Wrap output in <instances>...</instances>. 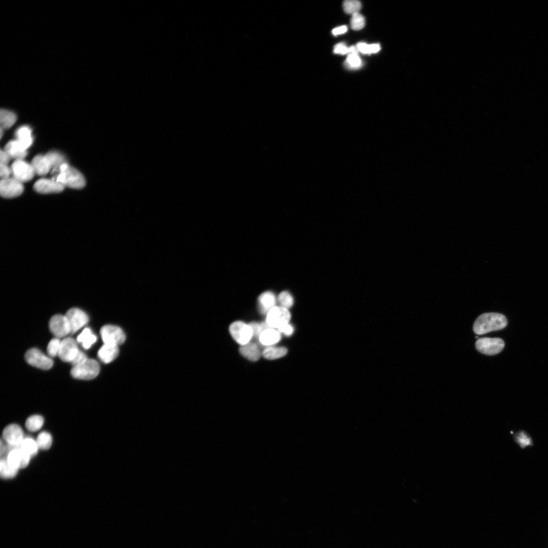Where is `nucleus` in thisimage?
Listing matches in <instances>:
<instances>
[{
	"instance_id": "f257e3e1",
	"label": "nucleus",
	"mask_w": 548,
	"mask_h": 548,
	"mask_svg": "<svg viewBox=\"0 0 548 548\" xmlns=\"http://www.w3.org/2000/svg\"><path fill=\"white\" fill-rule=\"evenodd\" d=\"M507 324V320L503 314L498 313H486L480 315L473 325L474 333L478 335L502 330Z\"/></svg>"
},
{
	"instance_id": "f03ea898",
	"label": "nucleus",
	"mask_w": 548,
	"mask_h": 548,
	"mask_svg": "<svg viewBox=\"0 0 548 548\" xmlns=\"http://www.w3.org/2000/svg\"><path fill=\"white\" fill-rule=\"evenodd\" d=\"M52 174H55L52 179L60 183L64 187L82 189L86 185L85 178L83 174L67 163L62 164Z\"/></svg>"
},
{
	"instance_id": "7ed1b4c3",
	"label": "nucleus",
	"mask_w": 548,
	"mask_h": 548,
	"mask_svg": "<svg viewBox=\"0 0 548 548\" xmlns=\"http://www.w3.org/2000/svg\"><path fill=\"white\" fill-rule=\"evenodd\" d=\"M100 367L97 361L88 359L81 364L73 367L71 370L72 377L84 380H92L99 374Z\"/></svg>"
},
{
	"instance_id": "20e7f679",
	"label": "nucleus",
	"mask_w": 548,
	"mask_h": 548,
	"mask_svg": "<svg viewBox=\"0 0 548 548\" xmlns=\"http://www.w3.org/2000/svg\"><path fill=\"white\" fill-rule=\"evenodd\" d=\"M25 359L32 366L45 370L51 369L54 364L51 358L37 348L28 350L25 354Z\"/></svg>"
},
{
	"instance_id": "39448f33",
	"label": "nucleus",
	"mask_w": 548,
	"mask_h": 548,
	"mask_svg": "<svg viewBox=\"0 0 548 548\" xmlns=\"http://www.w3.org/2000/svg\"><path fill=\"white\" fill-rule=\"evenodd\" d=\"M100 335L103 342L106 344L119 346L123 344L126 340L124 332L121 328L116 325L103 326L101 329Z\"/></svg>"
},
{
	"instance_id": "423d86ee",
	"label": "nucleus",
	"mask_w": 548,
	"mask_h": 548,
	"mask_svg": "<svg viewBox=\"0 0 548 548\" xmlns=\"http://www.w3.org/2000/svg\"><path fill=\"white\" fill-rule=\"evenodd\" d=\"M229 332L234 340L241 346L250 342L253 337V332L249 324L242 321H236L229 327Z\"/></svg>"
},
{
	"instance_id": "0eeeda50",
	"label": "nucleus",
	"mask_w": 548,
	"mask_h": 548,
	"mask_svg": "<svg viewBox=\"0 0 548 548\" xmlns=\"http://www.w3.org/2000/svg\"><path fill=\"white\" fill-rule=\"evenodd\" d=\"M291 314L288 309L281 306H275L267 314L266 322L272 328H277L289 323Z\"/></svg>"
},
{
	"instance_id": "6e6552de",
	"label": "nucleus",
	"mask_w": 548,
	"mask_h": 548,
	"mask_svg": "<svg viewBox=\"0 0 548 548\" xmlns=\"http://www.w3.org/2000/svg\"><path fill=\"white\" fill-rule=\"evenodd\" d=\"M505 344L500 338H483L477 340L476 347L478 351L487 355H494L500 353Z\"/></svg>"
},
{
	"instance_id": "1a4fd4ad",
	"label": "nucleus",
	"mask_w": 548,
	"mask_h": 548,
	"mask_svg": "<svg viewBox=\"0 0 548 548\" xmlns=\"http://www.w3.org/2000/svg\"><path fill=\"white\" fill-rule=\"evenodd\" d=\"M22 183L15 178L2 179L0 182V194L5 198L17 197L23 193Z\"/></svg>"
},
{
	"instance_id": "9d476101",
	"label": "nucleus",
	"mask_w": 548,
	"mask_h": 548,
	"mask_svg": "<svg viewBox=\"0 0 548 548\" xmlns=\"http://www.w3.org/2000/svg\"><path fill=\"white\" fill-rule=\"evenodd\" d=\"M71 328V334H74L89 321L88 315L79 308H72L66 314Z\"/></svg>"
},
{
	"instance_id": "9b49d317",
	"label": "nucleus",
	"mask_w": 548,
	"mask_h": 548,
	"mask_svg": "<svg viewBox=\"0 0 548 548\" xmlns=\"http://www.w3.org/2000/svg\"><path fill=\"white\" fill-rule=\"evenodd\" d=\"M12 172L14 178L23 183L31 180L35 173L32 165L23 160H16L13 164Z\"/></svg>"
},
{
	"instance_id": "f8f14e48",
	"label": "nucleus",
	"mask_w": 548,
	"mask_h": 548,
	"mask_svg": "<svg viewBox=\"0 0 548 548\" xmlns=\"http://www.w3.org/2000/svg\"><path fill=\"white\" fill-rule=\"evenodd\" d=\"M49 326L50 331L57 338H63L71 334L70 326L66 316L56 315L53 316L50 321Z\"/></svg>"
},
{
	"instance_id": "ddd939ff",
	"label": "nucleus",
	"mask_w": 548,
	"mask_h": 548,
	"mask_svg": "<svg viewBox=\"0 0 548 548\" xmlns=\"http://www.w3.org/2000/svg\"><path fill=\"white\" fill-rule=\"evenodd\" d=\"M79 351L76 340L68 337L61 341L58 356L62 361L71 363Z\"/></svg>"
},
{
	"instance_id": "4468645a",
	"label": "nucleus",
	"mask_w": 548,
	"mask_h": 548,
	"mask_svg": "<svg viewBox=\"0 0 548 548\" xmlns=\"http://www.w3.org/2000/svg\"><path fill=\"white\" fill-rule=\"evenodd\" d=\"M34 189L37 192L47 194L61 193L65 187L53 179H41L35 183Z\"/></svg>"
},
{
	"instance_id": "2eb2a0df",
	"label": "nucleus",
	"mask_w": 548,
	"mask_h": 548,
	"mask_svg": "<svg viewBox=\"0 0 548 548\" xmlns=\"http://www.w3.org/2000/svg\"><path fill=\"white\" fill-rule=\"evenodd\" d=\"M3 438L8 444L20 447L24 438V432L19 425L11 424L4 429Z\"/></svg>"
},
{
	"instance_id": "dca6fc26",
	"label": "nucleus",
	"mask_w": 548,
	"mask_h": 548,
	"mask_svg": "<svg viewBox=\"0 0 548 548\" xmlns=\"http://www.w3.org/2000/svg\"><path fill=\"white\" fill-rule=\"evenodd\" d=\"M31 457L20 448L13 450L9 454L7 459L12 466L19 469L26 467Z\"/></svg>"
},
{
	"instance_id": "f3484780",
	"label": "nucleus",
	"mask_w": 548,
	"mask_h": 548,
	"mask_svg": "<svg viewBox=\"0 0 548 548\" xmlns=\"http://www.w3.org/2000/svg\"><path fill=\"white\" fill-rule=\"evenodd\" d=\"M119 353V346L104 344L99 349L98 356L103 362L109 363L114 361L117 357Z\"/></svg>"
},
{
	"instance_id": "a211bd4d",
	"label": "nucleus",
	"mask_w": 548,
	"mask_h": 548,
	"mask_svg": "<svg viewBox=\"0 0 548 548\" xmlns=\"http://www.w3.org/2000/svg\"><path fill=\"white\" fill-rule=\"evenodd\" d=\"M5 151L16 160H23L27 155V150L17 140L9 142Z\"/></svg>"
},
{
	"instance_id": "6ab92c4d",
	"label": "nucleus",
	"mask_w": 548,
	"mask_h": 548,
	"mask_svg": "<svg viewBox=\"0 0 548 548\" xmlns=\"http://www.w3.org/2000/svg\"><path fill=\"white\" fill-rule=\"evenodd\" d=\"M35 173L40 176H44L52 170L50 162L47 157L43 155L36 156L32 161Z\"/></svg>"
},
{
	"instance_id": "aec40b11",
	"label": "nucleus",
	"mask_w": 548,
	"mask_h": 548,
	"mask_svg": "<svg viewBox=\"0 0 548 548\" xmlns=\"http://www.w3.org/2000/svg\"><path fill=\"white\" fill-rule=\"evenodd\" d=\"M239 351L243 356L251 361H257L262 354L258 345L250 342L246 345L241 346Z\"/></svg>"
},
{
	"instance_id": "412c9836",
	"label": "nucleus",
	"mask_w": 548,
	"mask_h": 548,
	"mask_svg": "<svg viewBox=\"0 0 548 548\" xmlns=\"http://www.w3.org/2000/svg\"><path fill=\"white\" fill-rule=\"evenodd\" d=\"M258 301L260 312L263 314H267L271 309L276 306V298L271 291L264 292L259 297Z\"/></svg>"
},
{
	"instance_id": "4be33fe9",
	"label": "nucleus",
	"mask_w": 548,
	"mask_h": 548,
	"mask_svg": "<svg viewBox=\"0 0 548 548\" xmlns=\"http://www.w3.org/2000/svg\"><path fill=\"white\" fill-rule=\"evenodd\" d=\"M259 339L262 345L268 346L278 343L281 339V333L278 331L274 330V328H270L264 331L260 335Z\"/></svg>"
},
{
	"instance_id": "5701e85b",
	"label": "nucleus",
	"mask_w": 548,
	"mask_h": 548,
	"mask_svg": "<svg viewBox=\"0 0 548 548\" xmlns=\"http://www.w3.org/2000/svg\"><path fill=\"white\" fill-rule=\"evenodd\" d=\"M17 140L27 150L32 145L33 142V138L32 135V130L27 126H24L19 128L16 133Z\"/></svg>"
},
{
	"instance_id": "b1692460",
	"label": "nucleus",
	"mask_w": 548,
	"mask_h": 548,
	"mask_svg": "<svg viewBox=\"0 0 548 548\" xmlns=\"http://www.w3.org/2000/svg\"><path fill=\"white\" fill-rule=\"evenodd\" d=\"M97 340V336L93 334L91 329L88 327L85 328L77 338L78 342L82 343L83 347L86 349H90L96 342Z\"/></svg>"
},
{
	"instance_id": "393cba45",
	"label": "nucleus",
	"mask_w": 548,
	"mask_h": 548,
	"mask_svg": "<svg viewBox=\"0 0 548 548\" xmlns=\"http://www.w3.org/2000/svg\"><path fill=\"white\" fill-rule=\"evenodd\" d=\"M19 469L11 465L7 459L2 458L0 462V474L5 479L14 478L16 476Z\"/></svg>"
},
{
	"instance_id": "a878e982",
	"label": "nucleus",
	"mask_w": 548,
	"mask_h": 548,
	"mask_svg": "<svg viewBox=\"0 0 548 548\" xmlns=\"http://www.w3.org/2000/svg\"><path fill=\"white\" fill-rule=\"evenodd\" d=\"M287 352V348L284 347H270L263 350L262 354L267 359L274 360L285 356Z\"/></svg>"
},
{
	"instance_id": "bb28decb",
	"label": "nucleus",
	"mask_w": 548,
	"mask_h": 548,
	"mask_svg": "<svg viewBox=\"0 0 548 548\" xmlns=\"http://www.w3.org/2000/svg\"><path fill=\"white\" fill-rule=\"evenodd\" d=\"M20 448L31 457L38 454L39 447L36 441L28 437L24 438Z\"/></svg>"
},
{
	"instance_id": "cd10ccee",
	"label": "nucleus",
	"mask_w": 548,
	"mask_h": 548,
	"mask_svg": "<svg viewBox=\"0 0 548 548\" xmlns=\"http://www.w3.org/2000/svg\"><path fill=\"white\" fill-rule=\"evenodd\" d=\"M17 116L14 113L2 109L0 113V124L1 128L3 129H8L11 128L16 122Z\"/></svg>"
},
{
	"instance_id": "c85d7f7f",
	"label": "nucleus",
	"mask_w": 548,
	"mask_h": 548,
	"mask_svg": "<svg viewBox=\"0 0 548 548\" xmlns=\"http://www.w3.org/2000/svg\"><path fill=\"white\" fill-rule=\"evenodd\" d=\"M44 424V418L40 415H33L28 418L26 422V427L31 431H36L41 429Z\"/></svg>"
},
{
	"instance_id": "c756f323",
	"label": "nucleus",
	"mask_w": 548,
	"mask_h": 548,
	"mask_svg": "<svg viewBox=\"0 0 548 548\" xmlns=\"http://www.w3.org/2000/svg\"><path fill=\"white\" fill-rule=\"evenodd\" d=\"M46 156L50 162L52 171L58 170L62 164L66 163L65 157L56 152H50Z\"/></svg>"
},
{
	"instance_id": "7c9ffc66",
	"label": "nucleus",
	"mask_w": 548,
	"mask_h": 548,
	"mask_svg": "<svg viewBox=\"0 0 548 548\" xmlns=\"http://www.w3.org/2000/svg\"><path fill=\"white\" fill-rule=\"evenodd\" d=\"M37 443L39 448L47 450L52 446L53 443V437L51 434L46 431L41 432L37 438Z\"/></svg>"
},
{
	"instance_id": "2f4dec72",
	"label": "nucleus",
	"mask_w": 548,
	"mask_h": 548,
	"mask_svg": "<svg viewBox=\"0 0 548 548\" xmlns=\"http://www.w3.org/2000/svg\"><path fill=\"white\" fill-rule=\"evenodd\" d=\"M343 9L346 14L353 15L360 11L361 4L357 0H346L343 3Z\"/></svg>"
},
{
	"instance_id": "473e14b6",
	"label": "nucleus",
	"mask_w": 548,
	"mask_h": 548,
	"mask_svg": "<svg viewBox=\"0 0 548 548\" xmlns=\"http://www.w3.org/2000/svg\"><path fill=\"white\" fill-rule=\"evenodd\" d=\"M347 60L345 62V66L350 69H356L359 68L361 65V61L356 53L348 54Z\"/></svg>"
},
{
	"instance_id": "72a5a7b5",
	"label": "nucleus",
	"mask_w": 548,
	"mask_h": 548,
	"mask_svg": "<svg viewBox=\"0 0 548 548\" xmlns=\"http://www.w3.org/2000/svg\"><path fill=\"white\" fill-rule=\"evenodd\" d=\"M278 301L280 306L288 309L294 305V298L288 291H283L279 295Z\"/></svg>"
},
{
	"instance_id": "f704fd0d",
	"label": "nucleus",
	"mask_w": 548,
	"mask_h": 548,
	"mask_svg": "<svg viewBox=\"0 0 548 548\" xmlns=\"http://www.w3.org/2000/svg\"><path fill=\"white\" fill-rule=\"evenodd\" d=\"M357 48L359 52L363 54L376 53L380 50V46L378 44L369 45L365 43H360L357 45Z\"/></svg>"
},
{
	"instance_id": "c9c22d12",
	"label": "nucleus",
	"mask_w": 548,
	"mask_h": 548,
	"mask_svg": "<svg viewBox=\"0 0 548 548\" xmlns=\"http://www.w3.org/2000/svg\"><path fill=\"white\" fill-rule=\"evenodd\" d=\"M365 26V19L359 13L352 15L351 19V28L355 31L361 30Z\"/></svg>"
},
{
	"instance_id": "e433bc0d",
	"label": "nucleus",
	"mask_w": 548,
	"mask_h": 548,
	"mask_svg": "<svg viewBox=\"0 0 548 548\" xmlns=\"http://www.w3.org/2000/svg\"><path fill=\"white\" fill-rule=\"evenodd\" d=\"M61 341L58 338L52 339L49 343L47 352L51 357H55L59 355Z\"/></svg>"
},
{
	"instance_id": "4c0bfd02",
	"label": "nucleus",
	"mask_w": 548,
	"mask_h": 548,
	"mask_svg": "<svg viewBox=\"0 0 548 548\" xmlns=\"http://www.w3.org/2000/svg\"><path fill=\"white\" fill-rule=\"evenodd\" d=\"M88 359L86 354L80 350L75 359L71 362V363L73 367H75L85 362Z\"/></svg>"
},
{
	"instance_id": "58836bf2",
	"label": "nucleus",
	"mask_w": 548,
	"mask_h": 548,
	"mask_svg": "<svg viewBox=\"0 0 548 548\" xmlns=\"http://www.w3.org/2000/svg\"><path fill=\"white\" fill-rule=\"evenodd\" d=\"M12 173V169L8 165H0V176L2 179L9 178Z\"/></svg>"
},
{
	"instance_id": "ea45409f",
	"label": "nucleus",
	"mask_w": 548,
	"mask_h": 548,
	"mask_svg": "<svg viewBox=\"0 0 548 548\" xmlns=\"http://www.w3.org/2000/svg\"><path fill=\"white\" fill-rule=\"evenodd\" d=\"M280 333H283L286 336H290L294 332V328L289 323L278 329Z\"/></svg>"
},
{
	"instance_id": "a19ab883",
	"label": "nucleus",
	"mask_w": 548,
	"mask_h": 548,
	"mask_svg": "<svg viewBox=\"0 0 548 548\" xmlns=\"http://www.w3.org/2000/svg\"><path fill=\"white\" fill-rule=\"evenodd\" d=\"M334 53L337 54L345 55L349 53V48L344 44H339L335 47Z\"/></svg>"
},
{
	"instance_id": "79ce46f5",
	"label": "nucleus",
	"mask_w": 548,
	"mask_h": 548,
	"mask_svg": "<svg viewBox=\"0 0 548 548\" xmlns=\"http://www.w3.org/2000/svg\"><path fill=\"white\" fill-rule=\"evenodd\" d=\"M12 158L5 151L1 150L0 152V163L1 164L8 165Z\"/></svg>"
},
{
	"instance_id": "37998d69",
	"label": "nucleus",
	"mask_w": 548,
	"mask_h": 548,
	"mask_svg": "<svg viewBox=\"0 0 548 548\" xmlns=\"http://www.w3.org/2000/svg\"><path fill=\"white\" fill-rule=\"evenodd\" d=\"M347 27L345 26H343L342 27H340L336 28L334 29L333 30L332 33L334 35L336 36V35H340V34H344V33H346L347 32Z\"/></svg>"
},
{
	"instance_id": "c03bdc74",
	"label": "nucleus",
	"mask_w": 548,
	"mask_h": 548,
	"mask_svg": "<svg viewBox=\"0 0 548 548\" xmlns=\"http://www.w3.org/2000/svg\"><path fill=\"white\" fill-rule=\"evenodd\" d=\"M4 130L2 128L0 129V134H1V138H3Z\"/></svg>"
}]
</instances>
